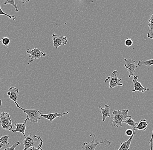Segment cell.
<instances>
[{
	"label": "cell",
	"mask_w": 153,
	"mask_h": 150,
	"mask_svg": "<svg viewBox=\"0 0 153 150\" xmlns=\"http://www.w3.org/2000/svg\"><path fill=\"white\" fill-rule=\"evenodd\" d=\"M128 109L114 110L113 112L114 117L112 122V126L116 128L122 127L123 121L127 117H131V115L129 116L128 115Z\"/></svg>",
	"instance_id": "6da1fadb"
},
{
	"label": "cell",
	"mask_w": 153,
	"mask_h": 150,
	"mask_svg": "<svg viewBox=\"0 0 153 150\" xmlns=\"http://www.w3.org/2000/svg\"><path fill=\"white\" fill-rule=\"evenodd\" d=\"M43 143V140L40 136L38 135L32 136L31 134H30L29 135L26 136L23 141L25 146L23 150H27L31 147L42 146Z\"/></svg>",
	"instance_id": "7a4b0ae2"
},
{
	"label": "cell",
	"mask_w": 153,
	"mask_h": 150,
	"mask_svg": "<svg viewBox=\"0 0 153 150\" xmlns=\"http://www.w3.org/2000/svg\"><path fill=\"white\" fill-rule=\"evenodd\" d=\"M90 136L93 137L92 141L91 142H85L84 145L82 146V150H95L96 147L99 144H103L105 146L106 145H109L110 147H111V141L106 139H103L100 141L96 140L97 137L94 134H91Z\"/></svg>",
	"instance_id": "3957f363"
},
{
	"label": "cell",
	"mask_w": 153,
	"mask_h": 150,
	"mask_svg": "<svg viewBox=\"0 0 153 150\" xmlns=\"http://www.w3.org/2000/svg\"><path fill=\"white\" fill-rule=\"evenodd\" d=\"M15 104H16L17 107L21 109L24 113L26 114L27 119L30 121V122L38 123V120H41V116L40 115L41 112L38 109H26L20 107L18 103H15Z\"/></svg>",
	"instance_id": "277c9868"
},
{
	"label": "cell",
	"mask_w": 153,
	"mask_h": 150,
	"mask_svg": "<svg viewBox=\"0 0 153 150\" xmlns=\"http://www.w3.org/2000/svg\"><path fill=\"white\" fill-rule=\"evenodd\" d=\"M118 72L117 70H114L111 73L110 76L107 77L105 80V83H108L109 84L110 89L114 88L117 86H124L123 84L120 83V81H122V79H119L117 77V74Z\"/></svg>",
	"instance_id": "5b68a950"
},
{
	"label": "cell",
	"mask_w": 153,
	"mask_h": 150,
	"mask_svg": "<svg viewBox=\"0 0 153 150\" xmlns=\"http://www.w3.org/2000/svg\"><path fill=\"white\" fill-rule=\"evenodd\" d=\"M1 126L2 129L6 131H12L13 129L12 121L10 119V116L8 113L2 112L1 113Z\"/></svg>",
	"instance_id": "8992f818"
},
{
	"label": "cell",
	"mask_w": 153,
	"mask_h": 150,
	"mask_svg": "<svg viewBox=\"0 0 153 150\" xmlns=\"http://www.w3.org/2000/svg\"><path fill=\"white\" fill-rule=\"evenodd\" d=\"M27 53L28 54L29 62H33L35 59H40L41 57L46 56V53L43 52L40 49L37 48L36 47L33 50L30 49L27 50Z\"/></svg>",
	"instance_id": "52a82bcc"
},
{
	"label": "cell",
	"mask_w": 153,
	"mask_h": 150,
	"mask_svg": "<svg viewBox=\"0 0 153 150\" xmlns=\"http://www.w3.org/2000/svg\"><path fill=\"white\" fill-rule=\"evenodd\" d=\"M125 64L124 67L128 69L129 72V78L134 75V73L136 72V69L138 67V66L135 64V61L133 60L131 58L128 59H124Z\"/></svg>",
	"instance_id": "ba28073f"
},
{
	"label": "cell",
	"mask_w": 153,
	"mask_h": 150,
	"mask_svg": "<svg viewBox=\"0 0 153 150\" xmlns=\"http://www.w3.org/2000/svg\"><path fill=\"white\" fill-rule=\"evenodd\" d=\"M52 39L53 41V47L58 48V47L62 45H65L68 42V40L65 36H61L57 37L55 33H53L52 36Z\"/></svg>",
	"instance_id": "9c48e42d"
},
{
	"label": "cell",
	"mask_w": 153,
	"mask_h": 150,
	"mask_svg": "<svg viewBox=\"0 0 153 150\" xmlns=\"http://www.w3.org/2000/svg\"><path fill=\"white\" fill-rule=\"evenodd\" d=\"M138 76L134 75L133 78L132 82L134 83V89L132 90L133 92L139 91L144 93L146 91L149 90L150 89L143 87L140 82L138 81Z\"/></svg>",
	"instance_id": "30bf717a"
},
{
	"label": "cell",
	"mask_w": 153,
	"mask_h": 150,
	"mask_svg": "<svg viewBox=\"0 0 153 150\" xmlns=\"http://www.w3.org/2000/svg\"><path fill=\"white\" fill-rule=\"evenodd\" d=\"M69 113L68 112L64 113H55L48 114H43L42 112L40 114V116L44 118L48 119L51 123L52 122L54 119L57 117L60 118L62 116L67 115Z\"/></svg>",
	"instance_id": "8fae6325"
},
{
	"label": "cell",
	"mask_w": 153,
	"mask_h": 150,
	"mask_svg": "<svg viewBox=\"0 0 153 150\" xmlns=\"http://www.w3.org/2000/svg\"><path fill=\"white\" fill-rule=\"evenodd\" d=\"M28 121L27 119H25V121L22 124H20V123H17L15 124L14 126H16V129L15 130H12V132H19L23 134L24 136L25 137V138L26 137V136L25 132L26 129L27 123V121Z\"/></svg>",
	"instance_id": "7c38bea8"
},
{
	"label": "cell",
	"mask_w": 153,
	"mask_h": 150,
	"mask_svg": "<svg viewBox=\"0 0 153 150\" xmlns=\"http://www.w3.org/2000/svg\"><path fill=\"white\" fill-rule=\"evenodd\" d=\"M105 108L104 109L102 108L101 106H99V108L100 109V113L102 115V122H105L107 117H111V114H110V106L109 105H105Z\"/></svg>",
	"instance_id": "4fadbf2b"
},
{
	"label": "cell",
	"mask_w": 153,
	"mask_h": 150,
	"mask_svg": "<svg viewBox=\"0 0 153 150\" xmlns=\"http://www.w3.org/2000/svg\"><path fill=\"white\" fill-rule=\"evenodd\" d=\"M8 92H10L11 94L9 96V99L14 101V103H17L18 95L19 94V89L14 87H11L8 89Z\"/></svg>",
	"instance_id": "5bb4252c"
},
{
	"label": "cell",
	"mask_w": 153,
	"mask_h": 150,
	"mask_svg": "<svg viewBox=\"0 0 153 150\" xmlns=\"http://www.w3.org/2000/svg\"><path fill=\"white\" fill-rule=\"evenodd\" d=\"M134 129V134L131 136L130 137V138H129L128 140H127V141H124V142H122L120 144V146L117 150H130V147L131 146V142L132 140L134 135L135 130Z\"/></svg>",
	"instance_id": "9a60e30c"
},
{
	"label": "cell",
	"mask_w": 153,
	"mask_h": 150,
	"mask_svg": "<svg viewBox=\"0 0 153 150\" xmlns=\"http://www.w3.org/2000/svg\"><path fill=\"white\" fill-rule=\"evenodd\" d=\"M148 124H149V122L146 119L140 120L137 126L134 129L145 131L148 128Z\"/></svg>",
	"instance_id": "2e32d148"
},
{
	"label": "cell",
	"mask_w": 153,
	"mask_h": 150,
	"mask_svg": "<svg viewBox=\"0 0 153 150\" xmlns=\"http://www.w3.org/2000/svg\"><path fill=\"white\" fill-rule=\"evenodd\" d=\"M149 23L148 24V28H149V31L148 33V38L153 39V14L150 17L148 20Z\"/></svg>",
	"instance_id": "e0dca14e"
},
{
	"label": "cell",
	"mask_w": 153,
	"mask_h": 150,
	"mask_svg": "<svg viewBox=\"0 0 153 150\" xmlns=\"http://www.w3.org/2000/svg\"><path fill=\"white\" fill-rule=\"evenodd\" d=\"M9 136L8 135L2 136L1 135L0 139V149H1L4 146H8L10 145L9 141Z\"/></svg>",
	"instance_id": "ac0fdd59"
},
{
	"label": "cell",
	"mask_w": 153,
	"mask_h": 150,
	"mask_svg": "<svg viewBox=\"0 0 153 150\" xmlns=\"http://www.w3.org/2000/svg\"><path fill=\"white\" fill-rule=\"evenodd\" d=\"M123 123H126L127 125L132 127L133 129H134L138 125V123L137 122H135L132 119L131 117H127L123 122Z\"/></svg>",
	"instance_id": "d6986e66"
},
{
	"label": "cell",
	"mask_w": 153,
	"mask_h": 150,
	"mask_svg": "<svg viewBox=\"0 0 153 150\" xmlns=\"http://www.w3.org/2000/svg\"><path fill=\"white\" fill-rule=\"evenodd\" d=\"M153 65V60H148V61H139L137 66L138 67H141V66H147L148 67H149Z\"/></svg>",
	"instance_id": "ffe728a7"
},
{
	"label": "cell",
	"mask_w": 153,
	"mask_h": 150,
	"mask_svg": "<svg viewBox=\"0 0 153 150\" xmlns=\"http://www.w3.org/2000/svg\"><path fill=\"white\" fill-rule=\"evenodd\" d=\"M3 4L4 5L7 4L12 5L14 8H15V10H16V12H17V13L19 12V9H18V7H17V4H16L15 0H4Z\"/></svg>",
	"instance_id": "44dd1931"
},
{
	"label": "cell",
	"mask_w": 153,
	"mask_h": 150,
	"mask_svg": "<svg viewBox=\"0 0 153 150\" xmlns=\"http://www.w3.org/2000/svg\"><path fill=\"white\" fill-rule=\"evenodd\" d=\"M1 41L3 44L6 47L8 46L10 43V40L9 38H7V37L2 38Z\"/></svg>",
	"instance_id": "7402d4cb"
},
{
	"label": "cell",
	"mask_w": 153,
	"mask_h": 150,
	"mask_svg": "<svg viewBox=\"0 0 153 150\" xmlns=\"http://www.w3.org/2000/svg\"><path fill=\"white\" fill-rule=\"evenodd\" d=\"M0 9H1V12H0V14H1V15H5V16L8 17L10 19L12 18L13 20H15V19H16V17L15 15H9V14H7L4 13V12L3 11L2 9L1 8V6H0Z\"/></svg>",
	"instance_id": "603a6c76"
},
{
	"label": "cell",
	"mask_w": 153,
	"mask_h": 150,
	"mask_svg": "<svg viewBox=\"0 0 153 150\" xmlns=\"http://www.w3.org/2000/svg\"><path fill=\"white\" fill-rule=\"evenodd\" d=\"M124 44H125L126 46L128 47H130L132 46L133 44V41L131 39L128 38L125 40Z\"/></svg>",
	"instance_id": "cb8c5ba5"
},
{
	"label": "cell",
	"mask_w": 153,
	"mask_h": 150,
	"mask_svg": "<svg viewBox=\"0 0 153 150\" xmlns=\"http://www.w3.org/2000/svg\"><path fill=\"white\" fill-rule=\"evenodd\" d=\"M20 145H21V143L19 142V141H18V142H15V143H14V145L11 146V147H10V148H6V149L2 150H15V148H16L17 146Z\"/></svg>",
	"instance_id": "d4e9b609"
},
{
	"label": "cell",
	"mask_w": 153,
	"mask_h": 150,
	"mask_svg": "<svg viewBox=\"0 0 153 150\" xmlns=\"http://www.w3.org/2000/svg\"><path fill=\"white\" fill-rule=\"evenodd\" d=\"M134 134V129H128L126 130L125 132V135L126 136L131 137Z\"/></svg>",
	"instance_id": "484cf974"
},
{
	"label": "cell",
	"mask_w": 153,
	"mask_h": 150,
	"mask_svg": "<svg viewBox=\"0 0 153 150\" xmlns=\"http://www.w3.org/2000/svg\"><path fill=\"white\" fill-rule=\"evenodd\" d=\"M149 145H150V150H153V130L152 132V136L151 140L149 141Z\"/></svg>",
	"instance_id": "4316f807"
},
{
	"label": "cell",
	"mask_w": 153,
	"mask_h": 150,
	"mask_svg": "<svg viewBox=\"0 0 153 150\" xmlns=\"http://www.w3.org/2000/svg\"><path fill=\"white\" fill-rule=\"evenodd\" d=\"M42 146H39V147H33L30 148V150H43L42 148Z\"/></svg>",
	"instance_id": "83f0119b"
},
{
	"label": "cell",
	"mask_w": 153,
	"mask_h": 150,
	"mask_svg": "<svg viewBox=\"0 0 153 150\" xmlns=\"http://www.w3.org/2000/svg\"><path fill=\"white\" fill-rule=\"evenodd\" d=\"M18 1H21V2L25 4L26 2H29L30 0H18Z\"/></svg>",
	"instance_id": "f1b7e54d"
}]
</instances>
